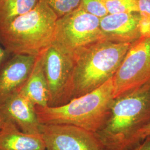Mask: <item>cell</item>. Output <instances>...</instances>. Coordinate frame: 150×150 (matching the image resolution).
I'll return each mask as SVG.
<instances>
[{"mask_svg":"<svg viewBox=\"0 0 150 150\" xmlns=\"http://www.w3.org/2000/svg\"><path fill=\"white\" fill-rule=\"evenodd\" d=\"M150 122V83L114 98L103 127L95 134L105 150H127L139 129Z\"/></svg>","mask_w":150,"mask_h":150,"instance_id":"cell-1","label":"cell"},{"mask_svg":"<svg viewBox=\"0 0 150 150\" xmlns=\"http://www.w3.org/2000/svg\"><path fill=\"white\" fill-rule=\"evenodd\" d=\"M131 45L102 40L77 50L74 54L71 100L112 79Z\"/></svg>","mask_w":150,"mask_h":150,"instance_id":"cell-2","label":"cell"},{"mask_svg":"<svg viewBox=\"0 0 150 150\" xmlns=\"http://www.w3.org/2000/svg\"><path fill=\"white\" fill-rule=\"evenodd\" d=\"M57 19L40 0L31 11L0 26V43L11 55L38 56L52 45Z\"/></svg>","mask_w":150,"mask_h":150,"instance_id":"cell-3","label":"cell"},{"mask_svg":"<svg viewBox=\"0 0 150 150\" xmlns=\"http://www.w3.org/2000/svg\"><path fill=\"white\" fill-rule=\"evenodd\" d=\"M114 100L113 78L94 91L57 107H36L41 124L75 126L96 134L109 117Z\"/></svg>","mask_w":150,"mask_h":150,"instance_id":"cell-4","label":"cell"},{"mask_svg":"<svg viewBox=\"0 0 150 150\" xmlns=\"http://www.w3.org/2000/svg\"><path fill=\"white\" fill-rule=\"evenodd\" d=\"M100 21V18L79 7L57 19L52 44L74 56L80 48L105 40Z\"/></svg>","mask_w":150,"mask_h":150,"instance_id":"cell-5","label":"cell"},{"mask_svg":"<svg viewBox=\"0 0 150 150\" xmlns=\"http://www.w3.org/2000/svg\"><path fill=\"white\" fill-rule=\"evenodd\" d=\"M113 82L114 98L150 83V38L142 36L131 43Z\"/></svg>","mask_w":150,"mask_h":150,"instance_id":"cell-6","label":"cell"},{"mask_svg":"<svg viewBox=\"0 0 150 150\" xmlns=\"http://www.w3.org/2000/svg\"><path fill=\"white\" fill-rule=\"evenodd\" d=\"M48 91V106L57 107L71 100L74 56L52 44L41 54Z\"/></svg>","mask_w":150,"mask_h":150,"instance_id":"cell-7","label":"cell"},{"mask_svg":"<svg viewBox=\"0 0 150 150\" xmlns=\"http://www.w3.org/2000/svg\"><path fill=\"white\" fill-rule=\"evenodd\" d=\"M41 136L47 150H103L95 134L75 126L41 124Z\"/></svg>","mask_w":150,"mask_h":150,"instance_id":"cell-8","label":"cell"},{"mask_svg":"<svg viewBox=\"0 0 150 150\" xmlns=\"http://www.w3.org/2000/svg\"><path fill=\"white\" fill-rule=\"evenodd\" d=\"M38 56L12 54L0 66V106L20 90L30 75Z\"/></svg>","mask_w":150,"mask_h":150,"instance_id":"cell-9","label":"cell"},{"mask_svg":"<svg viewBox=\"0 0 150 150\" xmlns=\"http://www.w3.org/2000/svg\"><path fill=\"white\" fill-rule=\"evenodd\" d=\"M3 120H10L23 132L41 135V124L38 118L36 106L19 91L0 106Z\"/></svg>","mask_w":150,"mask_h":150,"instance_id":"cell-10","label":"cell"},{"mask_svg":"<svg viewBox=\"0 0 150 150\" xmlns=\"http://www.w3.org/2000/svg\"><path fill=\"white\" fill-rule=\"evenodd\" d=\"M100 26L104 39L115 42L132 43L142 36L139 12L108 14Z\"/></svg>","mask_w":150,"mask_h":150,"instance_id":"cell-11","label":"cell"},{"mask_svg":"<svg viewBox=\"0 0 150 150\" xmlns=\"http://www.w3.org/2000/svg\"><path fill=\"white\" fill-rule=\"evenodd\" d=\"M0 150H47L41 135L25 134L8 120L0 129Z\"/></svg>","mask_w":150,"mask_h":150,"instance_id":"cell-12","label":"cell"},{"mask_svg":"<svg viewBox=\"0 0 150 150\" xmlns=\"http://www.w3.org/2000/svg\"><path fill=\"white\" fill-rule=\"evenodd\" d=\"M19 91L36 106H48V87L43 72L41 54L37 57L32 71Z\"/></svg>","mask_w":150,"mask_h":150,"instance_id":"cell-13","label":"cell"},{"mask_svg":"<svg viewBox=\"0 0 150 150\" xmlns=\"http://www.w3.org/2000/svg\"><path fill=\"white\" fill-rule=\"evenodd\" d=\"M39 0H0V26L32 10Z\"/></svg>","mask_w":150,"mask_h":150,"instance_id":"cell-14","label":"cell"},{"mask_svg":"<svg viewBox=\"0 0 150 150\" xmlns=\"http://www.w3.org/2000/svg\"><path fill=\"white\" fill-rule=\"evenodd\" d=\"M108 14L138 12L137 0H103Z\"/></svg>","mask_w":150,"mask_h":150,"instance_id":"cell-15","label":"cell"},{"mask_svg":"<svg viewBox=\"0 0 150 150\" xmlns=\"http://www.w3.org/2000/svg\"><path fill=\"white\" fill-rule=\"evenodd\" d=\"M40 1V0H39ZM54 11L58 18L79 7L81 0H41Z\"/></svg>","mask_w":150,"mask_h":150,"instance_id":"cell-16","label":"cell"},{"mask_svg":"<svg viewBox=\"0 0 150 150\" xmlns=\"http://www.w3.org/2000/svg\"><path fill=\"white\" fill-rule=\"evenodd\" d=\"M79 7L100 18L108 15L103 0H81Z\"/></svg>","mask_w":150,"mask_h":150,"instance_id":"cell-17","label":"cell"},{"mask_svg":"<svg viewBox=\"0 0 150 150\" xmlns=\"http://www.w3.org/2000/svg\"><path fill=\"white\" fill-rule=\"evenodd\" d=\"M141 17V31L144 36L150 26V0H137Z\"/></svg>","mask_w":150,"mask_h":150,"instance_id":"cell-18","label":"cell"},{"mask_svg":"<svg viewBox=\"0 0 150 150\" xmlns=\"http://www.w3.org/2000/svg\"><path fill=\"white\" fill-rule=\"evenodd\" d=\"M148 137H150V122L139 129L137 134H135L132 141V147L139 145L144 139Z\"/></svg>","mask_w":150,"mask_h":150,"instance_id":"cell-19","label":"cell"},{"mask_svg":"<svg viewBox=\"0 0 150 150\" xmlns=\"http://www.w3.org/2000/svg\"><path fill=\"white\" fill-rule=\"evenodd\" d=\"M127 150H150V137L146 139L139 145Z\"/></svg>","mask_w":150,"mask_h":150,"instance_id":"cell-20","label":"cell"},{"mask_svg":"<svg viewBox=\"0 0 150 150\" xmlns=\"http://www.w3.org/2000/svg\"><path fill=\"white\" fill-rule=\"evenodd\" d=\"M10 56L0 43V66Z\"/></svg>","mask_w":150,"mask_h":150,"instance_id":"cell-21","label":"cell"},{"mask_svg":"<svg viewBox=\"0 0 150 150\" xmlns=\"http://www.w3.org/2000/svg\"><path fill=\"white\" fill-rule=\"evenodd\" d=\"M144 36H147V37L150 38V27H149V30H147V32L145 33V35H144Z\"/></svg>","mask_w":150,"mask_h":150,"instance_id":"cell-22","label":"cell"},{"mask_svg":"<svg viewBox=\"0 0 150 150\" xmlns=\"http://www.w3.org/2000/svg\"><path fill=\"white\" fill-rule=\"evenodd\" d=\"M3 122H4V120H3V118H2V116H1V115L0 113V129H1V127H2Z\"/></svg>","mask_w":150,"mask_h":150,"instance_id":"cell-23","label":"cell"},{"mask_svg":"<svg viewBox=\"0 0 150 150\" xmlns=\"http://www.w3.org/2000/svg\"></svg>","mask_w":150,"mask_h":150,"instance_id":"cell-24","label":"cell"}]
</instances>
